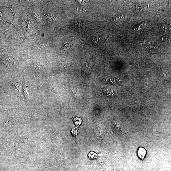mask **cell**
<instances>
[{
	"label": "cell",
	"mask_w": 171,
	"mask_h": 171,
	"mask_svg": "<svg viewBox=\"0 0 171 171\" xmlns=\"http://www.w3.org/2000/svg\"><path fill=\"white\" fill-rule=\"evenodd\" d=\"M147 151L146 149L142 147H140L137 151V155L140 159L144 161V158L146 155Z\"/></svg>",
	"instance_id": "cell-1"
},
{
	"label": "cell",
	"mask_w": 171,
	"mask_h": 171,
	"mask_svg": "<svg viewBox=\"0 0 171 171\" xmlns=\"http://www.w3.org/2000/svg\"><path fill=\"white\" fill-rule=\"evenodd\" d=\"M37 46L40 49H43L45 48V45L42 43H37Z\"/></svg>",
	"instance_id": "cell-2"
},
{
	"label": "cell",
	"mask_w": 171,
	"mask_h": 171,
	"mask_svg": "<svg viewBox=\"0 0 171 171\" xmlns=\"http://www.w3.org/2000/svg\"><path fill=\"white\" fill-rule=\"evenodd\" d=\"M42 66L40 63H38L36 65V68L37 69L40 68H42Z\"/></svg>",
	"instance_id": "cell-3"
},
{
	"label": "cell",
	"mask_w": 171,
	"mask_h": 171,
	"mask_svg": "<svg viewBox=\"0 0 171 171\" xmlns=\"http://www.w3.org/2000/svg\"><path fill=\"white\" fill-rule=\"evenodd\" d=\"M92 154V152L90 153V157L91 158H93H93H94L93 157L95 158V156L96 155L94 153V154H93V155Z\"/></svg>",
	"instance_id": "cell-4"
},
{
	"label": "cell",
	"mask_w": 171,
	"mask_h": 171,
	"mask_svg": "<svg viewBox=\"0 0 171 171\" xmlns=\"http://www.w3.org/2000/svg\"><path fill=\"white\" fill-rule=\"evenodd\" d=\"M34 15H35V18H36V20L37 21H39L40 20V18L38 16L37 14L35 13H34Z\"/></svg>",
	"instance_id": "cell-5"
},
{
	"label": "cell",
	"mask_w": 171,
	"mask_h": 171,
	"mask_svg": "<svg viewBox=\"0 0 171 171\" xmlns=\"http://www.w3.org/2000/svg\"><path fill=\"white\" fill-rule=\"evenodd\" d=\"M170 7H171V4H170Z\"/></svg>",
	"instance_id": "cell-6"
}]
</instances>
